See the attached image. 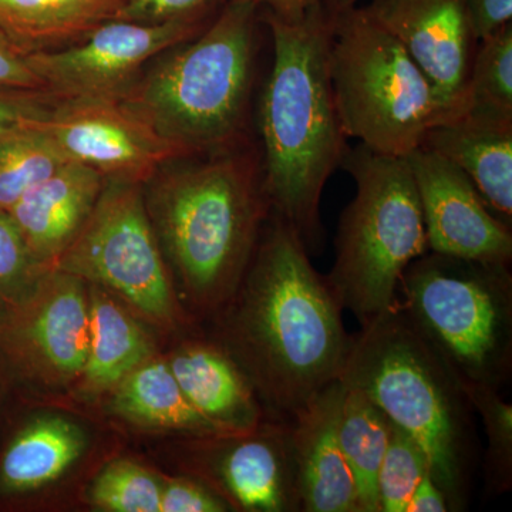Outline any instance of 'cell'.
<instances>
[{
  "label": "cell",
  "mask_w": 512,
  "mask_h": 512,
  "mask_svg": "<svg viewBox=\"0 0 512 512\" xmlns=\"http://www.w3.org/2000/svg\"><path fill=\"white\" fill-rule=\"evenodd\" d=\"M221 348L254 386L269 419L291 421L339 379L350 336L326 276L296 229L269 214L228 301Z\"/></svg>",
  "instance_id": "6da1fadb"
},
{
  "label": "cell",
  "mask_w": 512,
  "mask_h": 512,
  "mask_svg": "<svg viewBox=\"0 0 512 512\" xmlns=\"http://www.w3.org/2000/svg\"><path fill=\"white\" fill-rule=\"evenodd\" d=\"M261 12L272 40L256 113L265 191L311 251L322 235V192L348 151L330 83L333 18L320 2L299 18Z\"/></svg>",
  "instance_id": "7a4b0ae2"
},
{
  "label": "cell",
  "mask_w": 512,
  "mask_h": 512,
  "mask_svg": "<svg viewBox=\"0 0 512 512\" xmlns=\"http://www.w3.org/2000/svg\"><path fill=\"white\" fill-rule=\"evenodd\" d=\"M150 220L192 303L222 308L254 255L269 214L261 153L237 148L180 158L153 178Z\"/></svg>",
  "instance_id": "3957f363"
},
{
  "label": "cell",
  "mask_w": 512,
  "mask_h": 512,
  "mask_svg": "<svg viewBox=\"0 0 512 512\" xmlns=\"http://www.w3.org/2000/svg\"><path fill=\"white\" fill-rule=\"evenodd\" d=\"M261 8L229 0L200 35L148 64L119 101L185 158L249 146Z\"/></svg>",
  "instance_id": "277c9868"
},
{
  "label": "cell",
  "mask_w": 512,
  "mask_h": 512,
  "mask_svg": "<svg viewBox=\"0 0 512 512\" xmlns=\"http://www.w3.org/2000/svg\"><path fill=\"white\" fill-rule=\"evenodd\" d=\"M339 379L365 392L421 447L448 511L467 505L474 409L458 377L414 328L400 302L363 326Z\"/></svg>",
  "instance_id": "5b68a950"
},
{
  "label": "cell",
  "mask_w": 512,
  "mask_h": 512,
  "mask_svg": "<svg viewBox=\"0 0 512 512\" xmlns=\"http://www.w3.org/2000/svg\"><path fill=\"white\" fill-rule=\"evenodd\" d=\"M329 72L343 133L376 153L407 157L431 128L463 113L359 6L333 18Z\"/></svg>",
  "instance_id": "8992f818"
},
{
  "label": "cell",
  "mask_w": 512,
  "mask_h": 512,
  "mask_svg": "<svg viewBox=\"0 0 512 512\" xmlns=\"http://www.w3.org/2000/svg\"><path fill=\"white\" fill-rule=\"evenodd\" d=\"M342 167L355 180L356 194L340 218L335 264L326 279L363 328L399 302L404 269L430 249L406 157L359 143L348 148Z\"/></svg>",
  "instance_id": "52a82bcc"
},
{
  "label": "cell",
  "mask_w": 512,
  "mask_h": 512,
  "mask_svg": "<svg viewBox=\"0 0 512 512\" xmlns=\"http://www.w3.org/2000/svg\"><path fill=\"white\" fill-rule=\"evenodd\" d=\"M399 302L466 392L510 383L511 264L426 252L404 269Z\"/></svg>",
  "instance_id": "ba28073f"
},
{
  "label": "cell",
  "mask_w": 512,
  "mask_h": 512,
  "mask_svg": "<svg viewBox=\"0 0 512 512\" xmlns=\"http://www.w3.org/2000/svg\"><path fill=\"white\" fill-rule=\"evenodd\" d=\"M53 269L107 289L157 325L177 323V301L141 183L104 180L89 218Z\"/></svg>",
  "instance_id": "9c48e42d"
},
{
  "label": "cell",
  "mask_w": 512,
  "mask_h": 512,
  "mask_svg": "<svg viewBox=\"0 0 512 512\" xmlns=\"http://www.w3.org/2000/svg\"><path fill=\"white\" fill-rule=\"evenodd\" d=\"M210 23L111 19L73 45L28 53V60L59 100L119 99L151 60L200 35Z\"/></svg>",
  "instance_id": "30bf717a"
},
{
  "label": "cell",
  "mask_w": 512,
  "mask_h": 512,
  "mask_svg": "<svg viewBox=\"0 0 512 512\" xmlns=\"http://www.w3.org/2000/svg\"><path fill=\"white\" fill-rule=\"evenodd\" d=\"M89 333L87 282L52 269L28 301L0 323V353L32 382L69 386L86 363Z\"/></svg>",
  "instance_id": "8fae6325"
},
{
  "label": "cell",
  "mask_w": 512,
  "mask_h": 512,
  "mask_svg": "<svg viewBox=\"0 0 512 512\" xmlns=\"http://www.w3.org/2000/svg\"><path fill=\"white\" fill-rule=\"evenodd\" d=\"M32 123L67 161L92 168L104 180L148 183L165 164L185 158L119 99L59 101Z\"/></svg>",
  "instance_id": "7c38bea8"
},
{
  "label": "cell",
  "mask_w": 512,
  "mask_h": 512,
  "mask_svg": "<svg viewBox=\"0 0 512 512\" xmlns=\"http://www.w3.org/2000/svg\"><path fill=\"white\" fill-rule=\"evenodd\" d=\"M202 483L232 510L301 512L291 421L265 419L247 433L205 436Z\"/></svg>",
  "instance_id": "4fadbf2b"
},
{
  "label": "cell",
  "mask_w": 512,
  "mask_h": 512,
  "mask_svg": "<svg viewBox=\"0 0 512 512\" xmlns=\"http://www.w3.org/2000/svg\"><path fill=\"white\" fill-rule=\"evenodd\" d=\"M406 158L419 192L430 251L511 264L512 229L488 210L467 175L426 147Z\"/></svg>",
  "instance_id": "5bb4252c"
},
{
  "label": "cell",
  "mask_w": 512,
  "mask_h": 512,
  "mask_svg": "<svg viewBox=\"0 0 512 512\" xmlns=\"http://www.w3.org/2000/svg\"><path fill=\"white\" fill-rule=\"evenodd\" d=\"M365 9L399 40L439 92L466 110L478 39L463 0H372Z\"/></svg>",
  "instance_id": "9a60e30c"
},
{
  "label": "cell",
  "mask_w": 512,
  "mask_h": 512,
  "mask_svg": "<svg viewBox=\"0 0 512 512\" xmlns=\"http://www.w3.org/2000/svg\"><path fill=\"white\" fill-rule=\"evenodd\" d=\"M342 396V380H333L291 420L301 512H360L339 440Z\"/></svg>",
  "instance_id": "2e32d148"
},
{
  "label": "cell",
  "mask_w": 512,
  "mask_h": 512,
  "mask_svg": "<svg viewBox=\"0 0 512 512\" xmlns=\"http://www.w3.org/2000/svg\"><path fill=\"white\" fill-rule=\"evenodd\" d=\"M421 147L463 171L488 210L512 229V119L466 110L431 128Z\"/></svg>",
  "instance_id": "e0dca14e"
},
{
  "label": "cell",
  "mask_w": 512,
  "mask_h": 512,
  "mask_svg": "<svg viewBox=\"0 0 512 512\" xmlns=\"http://www.w3.org/2000/svg\"><path fill=\"white\" fill-rule=\"evenodd\" d=\"M103 185L97 171L67 161L10 208V218L40 264L53 269L89 218Z\"/></svg>",
  "instance_id": "ac0fdd59"
},
{
  "label": "cell",
  "mask_w": 512,
  "mask_h": 512,
  "mask_svg": "<svg viewBox=\"0 0 512 512\" xmlns=\"http://www.w3.org/2000/svg\"><path fill=\"white\" fill-rule=\"evenodd\" d=\"M167 363L188 402L222 434L247 433L268 419L248 377L217 343H184Z\"/></svg>",
  "instance_id": "d6986e66"
},
{
  "label": "cell",
  "mask_w": 512,
  "mask_h": 512,
  "mask_svg": "<svg viewBox=\"0 0 512 512\" xmlns=\"http://www.w3.org/2000/svg\"><path fill=\"white\" fill-rule=\"evenodd\" d=\"M89 286V350L76 386L84 397L109 393L141 363L154 357L146 329L128 313L113 293Z\"/></svg>",
  "instance_id": "ffe728a7"
},
{
  "label": "cell",
  "mask_w": 512,
  "mask_h": 512,
  "mask_svg": "<svg viewBox=\"0 0 512 512\" xmlns=\"http://www.w3.org/2000/svg\"><path fill=\"white\" fill-rule=\"evenodd\" d=\"M86 446V434L67 417L45 414L33 419L0 458V494H25L46 487L79 460Z\"/></svg>",
  "instance_id": "44dd1931"
},
{
  "label": "cell",
  "mask_w": 512,
  "mask_h": 512,
  "mask_svg": "<svg viewBox=\"0 0 512 512\" xmlns=\"http://www.w3.org/2000/svg\"><path fill=\"white\" fill-rule=\"evenodd\" d=\"M126 0H0V32L22 52L73 45L107 20Z\"/></svg>",
  "instance_id": "7402d4cb"
},
{
  "label": "cell",
  "mask_w": 512,
  "mask_h": 512,
  "mask_svg": "<svg viewBox=\"0 0 512 512\" xmlns=\"http://www.w3.org/2000/svg\"><path fill=\"white\" fill-rule=\"evenodd\" d=\"M111 410L120 419L150 430L177 431L192 437L222 434L190 402L167 360L141 363L113 390Z\"/></svg>",
  "instance_id": "603a6c76"
},
{
  "label": "cell",
  "mask_w": 512,
  "mask_h": 512,
  "mask_svg": "<svg viewBox=\"0 0 512 512\" xmlns=\"http://www.w3.org/2000/svg\"><path fill=\"white\" fill-rule=\"evenodd\" d=\"M390 427L392 421L365 392L343 383L339 440L355 478L360 512H379L377 477L389 443Z\"/></svg>",
  "instance_id": "cb8c5ba5"
},
{
  "label": "cell",
  "mask_w": 512,
  "mask_h": 512,
  "mask_svg": "<svg viewBox=\"0 0 512 512\" xmlns=\"http://www.w3.org/2000/svg\"><path fill=\"white\" fill-rule=\"evenodd\" d=\"M32 120L0 134V211L8 212L30 188L67 163Z\"/></svg>",
  "instance_id": "d4e9b609"
},
{
  "label": "cell",
  "mask_w": 512,
  "mask_h": 512,
  "mask_svg": "<svg viewBox=\"0 0 512 512\" xmlns=\"http://www.w3.org/2000/svg\"><path fill=\"white\" fill-rule=\"evenodd\" d=\"M466 96L467 111L512 119V22L478 40Z\"/></svg>",
  "instance_id": "484cf974"
},
{
  "label": "cell",
  "mask_w": 512,
  "mask_h": 512,
  "mask_svg": "<svg viewBox=\"0 0 512 512\" xmlns=\"http://www.w3.org/2000/svg\"><path fill=\"white\" fill-rule=\"evenodd\" d=\"M466 393L474 412L483 419L487 434L488 447L484 461L487 493H508L512 487V406L497 390L477 387Z\"/></svg>",
  "instance_id": "4316f807"
},
{
  "label": "cell",
  "mask_w": 512,
  "mask_h": 512,
  "mask_svg": "<svg viewBox=\"0 0 512 512\" xmlns=\"http://www.w3.org/2000/svg\"><path fill=\"white\" fill-rule=\"evenodd\" d=\"M161 488L150 471L130 460L109 464L96 478L90 501L110 512H160Z\"/></svg>",
  "instance_id": "83f0119b"
},
{
  "label": "cell",
  "mask_w": 512,
  "mask_h": 512,
  "mask_svg": "<svg viewBox=\"0 0 512 512\" xmlns=\"http://www.w3.org/2000/svg\"><path fill=\"white\" fill-rule=\"evenodd\" d=\"M426 471L429 464L424 451L409 434L392 423L377 477L379 512H406L410 497Z\"/></svg>",
  "instance_id": "f1b7e54d"
},
{
  "label": "cell",
  "mask_w": 512,
  "mask_h": 512,
  "mask_svg": "<svg viewBox=\"0 0 512 512\" xmlns=\"http://www.w3.org/2000/svg\"><path fill=\"white\" fill-rule=\"evenodd\" d=\"M49 271L33 256L8 212L0 211V296L15 308L28 301Z\"/></svg>",
  "instance_id": "f546056e"
},
{
  "label": "cell",
  "mask_w": 512,
  "mask_h": 512,
  "mask_svg": "<svg viewBox=\"0 0 512 512\" xmlns=\"http://www.w3.org/2000/svg\"><path fill=\"white\" fill-rule=\"evenodd\" d=\"M229 0H126L119 18L143 23H210Z\"/></svg>",
  "instance_id": "4dcf8cb0"
},
{
  "label": "cell",
  "mask_w": 512,
  "mask_h": 512,
  "mask_svg": "<svg viewBox=\"0 0 512 512\" xmlns=\"http://www.w3.org/2000/svg\"><path fill=\"white\" fill-rule=\"evenodd\" d=\"M231 505L201 480L173 478L161 488L160 512H225Z\"/></svg>",
  "instance_id": "1f68e13d"
},
{
  "label": "cell",
  "mask_w": 512,
  "mask_h": 512,
  "mask_svg": "<svg viewBox=\"0 0 512 512\" xmlns=\"http://www.w3.org/2000/svg\"><path fill=\"white\" fill-rule=\"evenodd\" d=\"M49 92L0 90V134L20 126L26 120L43 116L59 103Z\"/></svg>",
  "instance_id": "d6a6232c"
},
{
  "label": "cell",
  "mask_w": 512,
  "mask_h": 512,
  "mask_svg": "<svg viewBox=\"0 0 512 512\" xmlns=\"http://www.w3.org/2000/svg\"><path fill=\"white\" fill-rule=\"evenodd\" d=\"M0 90L47 92L45 83L30 66L28 53L22 52L2 32H0Z\"/></svg>",
  "instance_id": "836d02e7"
},
{
  "label": "cell",
  "mask_w": 512,
  "mask_h": 512,
  "mask_svg": "<svg viewBox=\"0 0 512 512\" xmlns=\"http://www.w3.org/2000/svg\"><path fill=\"white\" fill-rule=\"evenodd\" d=\"M478 40L512 22V0H463Z\"/></svg>",
  "instance_id": "e575fe53"
},
{
  "label": "cell",
  "mask_w": 512,
  "mask_h": 512,
  "mask_svg": "<svg viewBox=\"0 0 512 512\" xmlns=\"http://www.w3.org/2000/svg\"><path fill=\"white\" fill-rule=\"evenodd\" d=\"M446 511H448L446 495L440 490L429 471H426L410 497L406 512Z\"/></svg>",
  "instance_id": "d590c367"
},
{
  "label": "cell",
  "mask_w": 512,
  "mask_h": 512,
  "mask_svg": "<svg viewBox=\"0 0 512 512\" xmlns=\"http://www.w3.org/2000/svg\"><path fill=\"white\" fill-rule=\"evenodd\" d=\"M259 8L282 16V18H299L320 0H248Z\"/></svg>",
  "instance_id": "8d00e7d4"
},
{
  "label": "cell",
  "mask_w": 512,
  "mask_h": 512,
  "mask_svg": "<svg viewBox=\"0 0 512 512\" xmlns=\"http://www.w3.org/2000/svg\"><path fill=\"white\" fill-rule=\"evenodd\" d=\"M357 3H359V0H320V5L332 18L342 13L343 10L355 8Z\"/></svg>",
  "instance_id": "74e56055"
},
{
  "label": "cell",
  "mask_w": 512,
  "mask_h": 512,
  "mask_svg": "<svg viewBox=\"0 0 512 512\" xmlns=\"http://www.w3.org/2000/svg\"><path fill=\"white\" fill-rule=\"evenodd\" d=\"M10 306L6 303L5 299L0 296V323L3 322L6 318H8L10 312Z\"/></svg>",
  "instance_id": "f35d334b"
}]
</instances>
